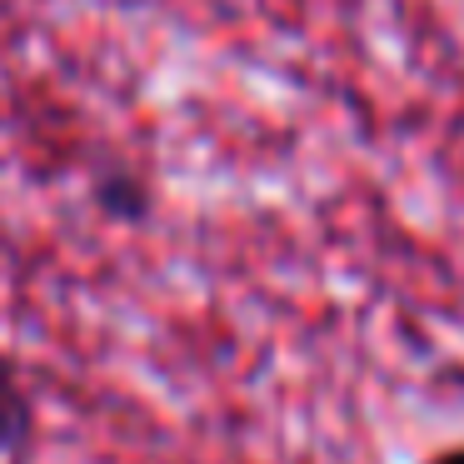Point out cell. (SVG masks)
I'll list each match as a JSON object with an SVG mask.
<instances>
[{
    "label": "cell",
    "instance_id": "6da1fadb",
    "mask_svg": "<svg viewBox=\"0 0 464 464\" xmlns=\"http://www.w3.org/2000/svg\"><path fill=\"white\" fill-rule=\"evenodd\" d=\"M95 205H101L105 215H115V220H145V210H150L145 185L135 180L130 170L101 175V185H95Z\"/></svg>",
    "mask_w": 464,
    "mask_h": 464
},
{
    "label": "cell",
    "instance_id": "7a4b0ae2",
    "mask_svg": "<svg viewBox=\"0 0 464 464\" xmlns=\"http://www.w3.org/2000/svg\"><path fill=\"white\" fill-rule=\"evenodd\" d=\"M21 434H25V394H21V384L11 380V370L0 364V454L11 450Z\"/></svg>",
    "mask_w": 464,
    "mask_h": 464
},
{
    "label": "cell",
    "instance_id": "3957f363",
    "mask_svg": "<svg viewBox=\"0 0 464 464\" xmlns=\"http://www.w3.org/2000/svg\"><path fill=\"white\" fill-rule=\"evenodd\" d=\"M424 464H464V444H459V450H440V454H430Z\"/></svg>",
    "mask_w": 464,
    "mask_h": 464
}]
</instances>
